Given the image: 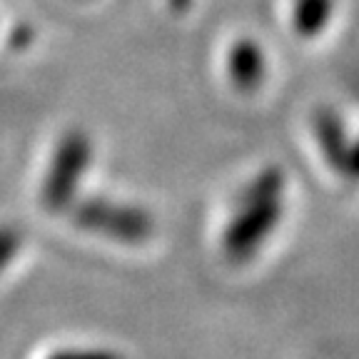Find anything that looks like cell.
Segmentation results:
<instances>
[{
    "mask_svg": "<svg viewBox=\"0 0 359 359\" xmlns=\"http://www.w3.org/2000/svg\"><path fill=\"white\" fill-rule=\"evenodd\" d=\"M90 163H93V140L83 130H67L57 140L48 170L43 175L40 200L45 208L57 212L73 205L80 182L90 170Z\"/></svg>",
    "mask_w": 359,
    "mask_h": 359,
    "instance_id": "6da1fadb",
    "label": "cell"
},
{
    "mask_svg": "<svg viewBox=\"0 0 359 359\" xmlns=\"http://www.w3.org/2000/svg\"><path fill=\"white\" fill-rule=\"evenodd\" d=\"M75 224L93 235L115 237V240H140L145 237L147 215L137 208H130L123 202H110L105 197H90L78 202L73 212Z\"/></svg>",
    "mask_w": 359,
    "mask_h": 359,
    "instance_id": "7a4b0ae2",
    "label": "cell"
},
{
    "mask_svg": "<svg viewBox=\"0 0 359 359\" xmlns=\"http://www.w3.org/2000/svg\"><path fill=\"white\" fill-rule=\"evenodd\" d=\"M18 247H20L18 232L11 230V227H0V269L11 262V257L18 252Z\"/></svg>",
    "mask_w": 359,
    "mask_h": 359,
    "instance_id": "3957f363",
    "label": "cell"
},
{
    "mask_svg": "<svg viewBox=\"0 0 359 359\" xmlns=\"http://www.w3.org/2000/svg\"><path fill=\"white\" fill-rule=\"evenodd\" d=\"M55 359H105V357L97 352H62Z\"/></svg>",
    "mask_w": 359,
    "mask_h": 359,
    "instance_id": "277c9868",
    "label": "cell"
}]
</instances>
